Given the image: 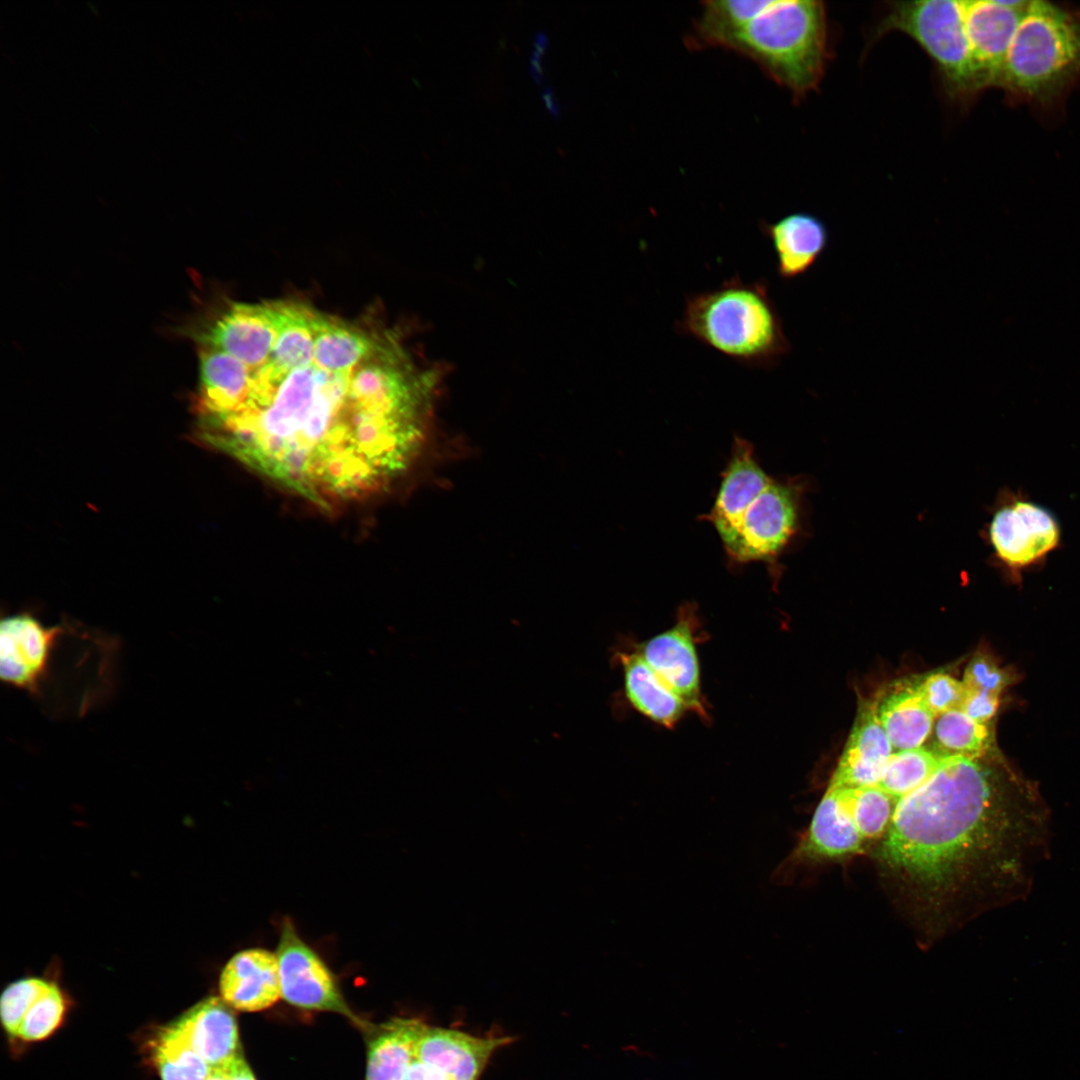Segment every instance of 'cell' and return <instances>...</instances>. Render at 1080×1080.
Returning <instances> with one entry per match:
<instances>
[{
  "instance_id": "cell-6",
  "label": "cell",
  "mask_w": 1080,
  "mask_h": 1080,
  "mask_svg": "<svg viewBox=\"0 0 1080 1080\" xmlns=\"http://www.w3.org/2000/svg\"><path fill=\"white\" fill-rule=\"evenodd\" d=\"M902 32L933 62L946 94L966 100L978 92L960 0L899 1L888 4L876 24L875 37Z\"/></svg>"
},
{
  "instance_id": "cell-25",
  "label": "cell",
  "mask_w": 1080,
  "mask_h": 1080,
  "mask_svg": "<svg viewBox=\"0 0 1080 1080\" xmlns=\"http://www.w3.org/2000/svg\"><path fill=\"white\" fill-rule=\"evenodd\" d=\"M313 361L331 372L353 370L377 347L368 335L313 312Z\"/></svg>"
},
{
  "instance_id": "cell-26",
  "label": "cell",
  "mask_w": 1080,
  "mask_h": 1080,
  "mask_svg": "<svg viewBox=\"0 0 1080 1080\" xmlns=\"http://www.w3.org/2000/svg\"><path fill=\"white\" fill-rule=\"evenodd\" d=\"M927 746L943 758L978 757L998 746L993 724H982L962 710H952L936 716Z\"/></svg>"
},
{
  "instance_id": "cell-18",
  "label": "cell",
  "mask_w": 1080,
  "mask_h": 1080,
  "mask_svg": "<svg viewBox=\"0 0 1080 1080\" xmlns=\"http://www.w3.org/2000/svg\"><path fill=\"white\" fill-rule=\"evenodd\" d=\"M508 1041L426 1027L416 1045L415 1059L437 1068L450 1080H477L492 1053Z\"/></svg>"
},
{
  "instance_id": "cell-5",
  "label": "cell",
  "mask_w": 1080,
  "mask_h": 1080,
  "mask_svg": "<svg viewBox=\"0 0 1080 1080\" xmlns=\"http://www.w3.org/2000/svg\"><path fill=\"white\" fill-rule=\"evenodd\" d=\"M1080 71V21L1046 1H1029L1004 62L998 86L1047 97Z\"/></svg>"
},
{
  "instance_id": "cell-20",
  "label": "cell",
  "mask_w": 1080,
  "mask_h": 1080,
  "mask_svg": "<svg viewBox=\"0 0 1080 1080\" xmlns=\"http://www.w3.org/2000/svg\"><path fill=\"white\" fill-rule=\"evenodd\" d=\"M200 383L193 407L198 421L215 419L232 412L245 398L250 386V370L235 357L209 347H198Z\"/></svg>"
},
{
  "instance_id": "cell-29",
  "label": "cell",
  "mask_w": 1080,
  "mask_h": 1080,
  "mask_svg": "<svg viewBox=\"0 0 1080 1080\" xmlns=\"http://www.w3.org/2000/svg\"><path fill=\"white\" fill-rule=\"evenodd\" d=\"M153 1060L161 1080H207L214 1072L174 1024L158 1034Z\"/></svg>"
},
{
  "instance_id": "cell-27",
  "label": "cell",
  "mask_w": 1080,
  "mask_h": 1080,
  "mask_svg": "<svg viewBox=\"0 0 1080 1080\" xmlns=\"http://www.w3.org/2000/svg\"><path fill=\"white\" fill-rule=\"evenodd\" d=\"M837 796L842 810L858 833L864 848L876 845L884 837L893 811L888 794L876 786H828Z\"/></svg>"
},
{
  "instance_id": "cell-34",
  "label": "cell",
  "mask_w": 1080,
  "mask_h": 1080,
  "mask_svg": "<svg viewBox=\"0 0 1080 1080\" xmlns=\"http://www.w3.org/2000/svg\"><path fill=\"white\" fill-rule=\"evenodd\" d=\"M966 689L961 709L966 715L982 724H993L1000 707V695L986 691Z\"/></svg>"
},
{
  "instance_id": "cell-35",
  "label": "cell",
  "mask_w": 1080,
  "mask_h": 1080,
  "mask_svg": "<svg viewBox=\"0 0 1080 1080\" xmlns=\"http://www.w3.org/2000/svg\"><path fill=\"white\" fill-rule=\"evenodd\" d=\"M405 1080H450L443 1072L414 1059L406 1074Z\"/></svg>"
},
{
  "instance_id": "cell-4",
  "label": "cell",
  "mask_w": 1080,
  "mask_h": 1080,
  "mask_svg": "<svg viewBox=\"0 0 1080 1080\" xmlns=\"http://www.w3.org/2000/svg\"><path fill=\"white\" fill-rule=\"evenodd\" d=\"M730 50L751 59L801 99L818 87L830 58L825 5L817 0H768Z\"/></svg>"
},
{
  "instance_id": "cell-24",
  "label": "cell",
  "mask_w": 1080,
  "mask_h": 1080,
  "mask_svg": "<svg viewBox=\"0 0 1080 1080\" xmlns=\"http://www.w3.org/2000/svg\"><path fill=\"white\" fill-rule=\"evenodd\" d=\"M766 0H709L702 7L688 36L691 48L731 46L748 23L766 6Z\"/></svg>"
},
{
  "instance_id": "cell-15",
  "label": "cell",
  "mask_w": 1080,
  "mask_h": 1080,
  "mask_svg": "<svg viewBox=\"0 0 1080 1080\" xmlns=\"http://www.w3.org/2000/svg\"><path fill=\"white\" fill-rule=\"evenodd\" d=\"M893 753L877 717L875 703L860 704L847 743L830 784L837 787L873 786Z\"/></svg>"
},
{
  "instance_id": "cell-23",
  "label": "cell",
  "mask_w": 1080,
  "mask_h": 1080,
  "mask_svg": "<svg viewBox=\"0 0 1080 1080\" xmlns=\"http://www.w3.org/2000/svg\"><path fill=\"white\" fill-rule=\"evenodd\" d=\"M426 1027L416 1019L385 1023L369 1044L366 1080H405Z\"/></svg>"
},
{
  "instance_id": "cell-36",
  "label": "cell",
  "mask_w": 1080,
  "mask_h": 1080,
  "mask_svg": "<svg viewBox=\"0 0 1080 1080\" xmlns=\"http://www.w3.org/2000/svg\"><path fill=\"white\" fill-rule=\"evenodd\" d=\"M547 44H548L547 35L545 33H543V32L537 33L536 37H535V40H534V50H533V52L531 54V61H530L531 66H530V69H529L530 75L533 77V79L537 83H541V81L543 79V72H542V67H541V57H542V55H543V53L545 51V48L547 47Z\"/></svg>"
},
{
  "instance_id": "cell-13",
  "label": "cell",
  "mask_w": 1080,
  "mask_h": 1080,
  "mask_svg": "<svg viewBox=\"0 0 1080 1080\" xmlns=\"http://www.w3.org/2000/svg\"><path fill=\"white\" fill-rule=\"evenodd\" d=\"M221 998L240 1011L267 1009L281 997L276 953L249 948L234 954L219 978Z\"/></svg>"
},
{
  "instance_id": "cell-2",
  "label": "cell",
  "mask_w": 1080,
  "mask_h": 1080,
  "mask_svg": "<svg viewBox=\"0 0 1080 1080\" xmlns=\"http://www.w3.org/2000/svg\"><path fill=\"white\" fill-rule=\"evenodd\" d=\"M118 641L63 622L17 613L0 624V677L54 714H82L111 694Z\"/></svg>"
},
{
  "instance_id": "cell-28",
  "label": "cell",
  "mask_w": 1080,
  "mask_h": 1080,
  "mask_svg": "<svg viewBox=\"0 0 1080 1080\" xmlns=\"http://www.w3.org/2000/svg\"><path fill=\"white\" fill-rule=\"evenodd\" d=\"M945 759L927 746L893 752L873 786L888 794L893 803L927 781Z\"/></svg>"
},
{
  "instance_id": "cell-39",
  "label": "cell",
  "mask_w": 1080,
  "mask_h": 1080,
  "mask_svg": "<svg viewBox=\"0 0 1080 1080\" xmlns=\"http://www.w3.org/2000/svg\"><path fill=\"white\" fill-rule=\"evenodd\" d=\"M207 1080H226V1077L222 1069H214V1072Z\"/></svg>"
},
{
  "instance_id": "cell-22",
  "label": "cell",
  "mask_w": 1080,
  "mask_h": 1080,
  "mask_svg": "<svg viewBox=\"0 0 1080 1080\" xmlns=\"http://www.w3.org/2000/svg\"><path fill=\"white\" fill-rule=\"evenodd\" d=\"M875 707L893 752L923 746L929 738L936 716L920 695L916 680L895 685Z\"/></svg>"
},
{
  "instance_id": "cell-9",
  "label": "cell",
  "mask_w": 1080,
  "mask_h": 1080,
  "mask_svg": "<svg viewBox=\"0 0 1080 1080\" xmlns=\"http://www.w3.org/2000/svg\"><path fill=\"white\" fill-rule=\"evenodd\" d=\"M181 336L198 347L225 352L243 362L250 370L263 366L276 339V326L270 303L232 304L216 316L182 323Z\"/></svg>"
},
{
  "instance_id": "cell-21",
  "label": "cell",
  "mask_w": 1080,
  "mask_h": 1080,
  "mask_svg": "<svg viewBox=\"0 0 1080 1080\" xmlns=\"http://www.w3.org/2000/svg\"><path fill=\"white\" fill-rule=\"evenodd\" d=\"M276 339L268 361L255 371L267 381H276L290 371L313 361V311L293 303H270Z\"/></svg>"
},
{
  "instance_id": "cell-11",
  "label": "cell",
  "mask_w": 1080,
  "mask_h": 1080,
  "mask_svg": "<svg viewBox=\"0 0 1080 1080\" xmlns=\"http://www.w3.org/2000/svg\"><path fill=\"white\" fill-rule=\"evenodd\" d=\"M276 955L281 997L287 1003L351 1017L334 975L318 953L302 940L290 919L282 922Z\"/></svg>"
},
{
  "instance_id": "cell-12",
  "label": "cell",
  "mask_w": 1080,
  "mask_h": 1080,
  "mask_svg": "<svg viewBox=\"0 0 1080 1080\" xmlns=\"http://www.w3.org/2000/svg\"><path fill=\"white\" fill-rule=\"evenodd\" d=\"M1029 1L965 0V26L977 89L998 86L1008 49Z\"/></svg>"
},
{
  "instance_id": "cell-8",
  "label": "cell",
  "mask_w": 1080,
  "mask_h": 1080,
  "mask_svg": "<svg viewBox=\"0 0 1080 1080\" xmlns=\"http://www.w3.org/2000/svg\"><path fill=\"white\" fill-rule=\"evenodd\" d=\"M695 603L678 608L676 621L668 629L633 647L654 672L702 720H709L701 689L698 643L700 621Z\"/></svg>"
},
{
  "instance_id": "cell-33",
  "label": "cell",
  "mask_w": 1080,
  "mask_h": 1080,
  "mask_svg": "<svg viewBox=\"0 0 1080 1080\" xmlns=\"http://www.w3.org/2000/svg\"><path fill=\"white\" fill-rule=\"evenodd\" d=\"M916 686L935 716L960 710L966 694L963 682L944 672L926 675L916 680Z\"/></svg>"
},
{
  "instance_id": "cell-14",
  "label": "cell",
  "mask_w": 1080,
  "mask_h": 1080,
  "mask_svg": "<svg viewBox=\"0 0 1080 1080\" xmlns=\"http://www.w3.org/2000/svg\"><path fill=\"white\" fill-rule=\"evenodd\" d=\"M612 663L621 668L626 701L650 721L673 728L689 707L647 664L630 644L613 649Z\"/></svg>"
},
{
  "instance_id": "cell-37",
  "label": "cell",
  "mask_w": 1080,
  "mask_h": 1080,
  "mask_svg": "<svg viewBox=\"0 0 1080 1080\" xmlns=\"http://www.w3.org/2000/svg\"><path fill=\"white\" fill-rule=\"evenodd\" d=\"M222 1070L226 1080H256L243 1054L238 1055Z\"/></svg>"
},
{
  "instance_id": "cell-38",
  "label": "cell",
  "mask_w": 1080,
  "mask_h": 1080,
  "mask_svg": "<svg viewBox=\"0 0 1080 1080\" xmlns=\"http://www.w3.org/2000/svg\"><path fill=\"white\" fill-rule=\"evenodd\" d=\"M542 99L550 113L557 117L559 115V108L555 102L554 92L551 88L547 87L543 90Z\"/></svg>"
},
{
  "instance_id": "cell-32",
  "label": "cell",
  "mask_w": 1080,
  "mask_h": 1080,
  "mask_svg": "<svg viewBox=\"0 0 1080 1080\" xmlns=\"http://www.w3.org/2000/svg\"><path fill=\"white\" fill-rule=\"evenodd\" d=\"M1015 681V674L1003 668L984 649H979L968 662L963 684L967 689L986 691L1000 695Z\"/></svg>"
},
{
  "instance_id": "cell-30",
  "label": "cell",
  "mask_w": 1080,
  "mask_h": 1080,
  "mask_svg": "<svg viewBox=\"0 0 1080 1080\" xmlns=\"http://www.w3.org/2000/svg\"><path fill=\"white\" fill-rule=\"evenodd\" d=\"M66 1001L60 988L50 983L25 1015L17 1037L24 1041H39L49 1037L61 1024Z\"/></svg>"
},
{
  "instance_id": "cell-16",
  "label": "cell",
  "mask_w": 1080,
  "mask_h": 1080,
  "mask_svg": "<svg viewBox=\"0 0 1080 1080\" xmlns=\"http://www.w3.org/2000/svg\"><path fill=\"white\" fill-rule=\"evenodd\" d=\"M776 258L778 275L784 280L807 273L821 258L829 243L825 223L808 212H793L772 223L761 224Z\"/></svg>"
},
{
  "instance_id": "cell-3",
  "label": "cell",
  "mask_w": 1080,
  "mask_h": 1080,
  "mask_svg": "<svg viewBox=\"0 0 1080 1080\" xmlns=\"http://www.w3.org/2000/svg\"><path fill=\"white\" fill-rule=\"evenodd\" d=\"M675 329L751 368L772 369L791 350L767 282H746L736 274L687 295Z\"/></svg>"
},
{
  "instance_id": "cell-19",
  "label": "cell",
  "mask_w": 1080,
  "mask_h": 1080,
  "mask_svg": "<svg viewBox=\"0 0 1080 1080\" xmlns=\"http://www.w3.org/2000/svg\"><path fill=\"white\" fill-rule=\"evenodd\" d=\"M173 1024L213 1069L224 1068L242 1054L236 1018L222 998L200 1001Z\"/></svg>"
},
{
  "instance_id": "cell-17",
  "label": "cell",
  "mask_w": 1080,
  "mask_h": 1080,
  "mask_svg": "<svg viewBox=\"0 0 1080 1080\" xmlns=\"http://www.w3.org/2000/svg\"><path fill=\"white\" fill-rule=\"evenodd\" d=\"M771 480L758 463L752 444L736 436L713 506L703 516L712 524L720 540L730 533L745 506Z\"/></svg>"
},
{
  "instance_id": "cell-7",
  "label": "cell",
  "mask_w": 1080,
  "mask_h": 1080,
  "mask_svg": "<svg viewBox=\"0 0 1080 1080\" xmlns=\"http://www.w3.org/2000/svg\"><path fill=\"white\" fill-rule=\"evenodd\" d=\"M800 486L772 479L745 506L721 540L735 564L764 562L775 569L778 556L798 529Z\"/></svg>"
},
{
  "instance_id": "cell-10",
  "label": "cell",
  "mask_w": 1080,
  "mask_h": 1080,
  "mask_svg": "<svg viewBox=\"0 0 1080 1080\" xmlns=\"http://www.w3.org/2000/svg\"><path fill=\"white\" fill-rule=\"evenodd\" d=\"M988 538L1001 565L1019 577L1057 548L1060 528L1044 507L1013 497L994 512Z\"/></svg>"
},
{
  "instance_id": "cell-1",
  "label": "cell",
  "mask_w": 1080,
  "mask_h": 1080,
  "mask_svg": "<svg viewBox=\"0 0 1080 1080\" xmlns=\"http://www.w3.org/2000/svg\"><path fill=\"white\" fill-rule=\"evenodd\" d=\"M1049 809L1038 784L996 748L946 758L893 802L876 845L881 868L925 907L979 908L1023 899L1048 853Z\"/></svg>"
},
{
  "instance_id": "cell-31",
  "label": "cell",
  "mask_w": 1080,
  "mask_h": 1080,
  "mask_svg": "<svg viewBox=\"0 0 1080 1080\" xmlns=\"http://www.w3.org/2000/svg\"><path fill=\"white\" fill-rule=\"evenodd\" d=\"M51 982L38 977H28L8 985L0 999V1018L5 1031L17 1037L22 1021Z\"/></svg>"
}]
</instances>
